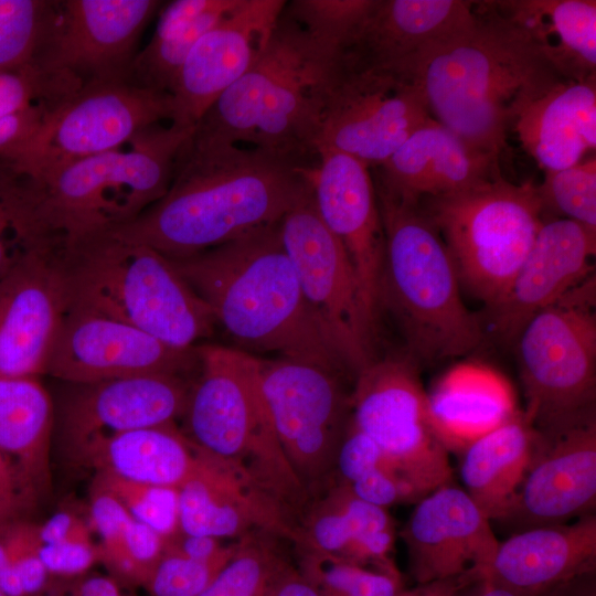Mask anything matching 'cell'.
<instances>
[{
  "label": "cell",
  "instance_id": "39",
  "mask_svg": "<svg viewBox=\"0 0 596 596\" xmlns=\"http://www.w3.org/2000/svg\"><path fill=\"white\" fill-rule=\"evenodd\" d=\"M376 0H294L283 12L308 38L341 57L362 28Z\"/></svg>",
  "mask_w": 596,
  "mask_h": 596
},
{
  "label": "cell",
  "instance_id": "20",
  "mask_svg": "<svg viewBox=\"0 0 596 596\" xmlns=\"http://www.w3.org/2000/svg\"><path fill=\"white\" fill-rule=\"evenodd\" d=\"M285 0H242L196 42L170 92L172 121L194 128L210 106L265 51Z\"/></svg>",
  "mask_w": 596,
  "mask_h": 596
},
{
  "label": "cell",
  "instance_id": "10",
  "mask_svg": "<svg viewBox=\"0 0 596 596\" xmlns=\"http://www.w3.org/2000/svg\"><path fill=\"white\" fill-rule=\"evenodd\" d=\"M595 273L522 328L515 347L525 419L534 428L596 412Z\"/></svg>",
  "mask_w": 596,
  "mask_h": 596
},
{
  "label": "cell",
  "instance_id": "19",
  "mask_svg": "<svg viewBox=\"0 0 596 596\" xmlns=\"http://www.w3.org/2000/svg\"><path fill=\"white\" fill-rule=\"evenodd\" d=\"M310 183L317 212L343 246L358 278L362 301L376 329L385 236L371 168L334 150L318 151Z\"/></svg>",
  "mask_w": 596,
  "mask_h": 596
},
{
  "label": "cell",
  "instance_id": "33",
  "mask_svg": "<svg viewBox=\"0 0 596 596\" xmlns=\"http://www.w3.org/2000/svg\"><path fill=\"white\" fill-rule=\"evenodd\" d=\"M75 457L98 473L179 489L193 469L195 445L171 424L99 438Z\"/></svg>",
  "mask_w": 596,
  "mask_h": 596
},
{
  "label": "cell",
  "instance_id": "32",
  "mask_svg": "<svg viewBox=\"0 0 596 596\" xmlns=\"http://www.w3.org/2000/svg\"><path fill=\"white\" fill-rule=\"evenodd\" d=\"M54 425V404L40 377H0V450L13 465L28 500L50 483Z\"/></svg>",
  "mask_w": 596,
  "mask_h": 596
},
{
  "label": "cell",
  "instance_id": "29",
  "mask_svg": "<svg viewBox=\"0 0 596 596\" xmlns=\"http://www.w3.org/2000/svg\"><path fill=\"white\" fill-rule=\"evenodd\" d=\"M511 128L545 172L582 162L596 148V78L552 85L518 111Z\"/></svg>",
  "mask_w": 596,
  "mask_h": 596
},
{
  "label": "cell",
  "instance_id": "46",
  "mask_svg": "<svg viewBox=\"0 0 596 596\" xmlns=\"http://www.w3.org/2000/svg\"><path fill=\"white\" fill-rule=\"evenodd\" d=\"M4 529L11 568L24 595L33 596L44 587L49 575L40 558L38 525L13 520L4 523Z\"/></svg>",
  "mask_w": 596,
  "mask_h": 596
},
{
  "label": "cell",
  "instance_id": "31",
  "mask_svg": "<svg viewBox=\"0 0 596 596\" xmlns=\"http://www.w3.org/2000/svg\"><path fill=\"white\" fill-rule=\"evenodd\" d=\"M567 81L596 78L595 0L491 1Z\"/></svg>",
  "mask_w": 596,
  "mask_h": 596
},
{
  "label": "cell",
  "instance_id": "14",
  "mask_svg": "<svg viewBox=\"0 0 596 596\" xmlns=\"http://www.w3.org/2000/svg\"><path fill=\"white\" fill-rule=\"evenodd\" d=\"M260 382L289 465L309 494L323 489L351 418V394L337 371L284 358L260 359Z\"/></svg>",
  "mask_w": 596,
  "mask_h": 596
},
{
  "label": "cell",
  "instance_id": "12",
  "mask_svg": "<svg viewBox=\"0 0 596 596\" xmlns=\"http://www.w3.org/2000/svg\"><path fill=\"white\" fill-rule=\"evenodd\" d=\"M417 368L407 355L374 359L355 375L351 421L425 497L450 482L451 468Z\"/></svg>",
  "mask_w": 596,
  "mask_h": 596
},
{
  "label": "cell",
  "instance_id": "36",
  "mask_svg": "<svg viewBox=\"0 0 596 596\" xmlns=\"http://www.w3.org/2000/svg\"><path fill=\"white\" fill-rule=\"evenodd\" d=\"M91 524L100 538V561L120 579L147 585L168 539L137 521L109 491L94 489Z\"/></svg>",
  "mask_w": 596,
  "mask_h": 596
},
{
  "label": "cell",
  "instance_id": "11",
  "mask_svg": "<svg viewBox=\"0 0 596 596\" xmlns=\"http://www.w3.org/2000/svg\"><path fill=\"white\" fill-rule=\"evenodd\" d=\"M169 93L128 81L89 83L49 110L36 130L0 163L35 178L67 163L123 148L145 128L172 121Z\"/></svg>",
  "mask_w": 596,
  "mask_h": 596
},
{
  "label": "cell",
  "instance_id": "45",
  "mask_svg": "<svg viewBox=\"0 0 596 596\" xmlns=\"http://www.w3.org/2000/svg\"><path fill=\"white\" fill-rule=\"evenodd\" d=\"M230 558H194L179 551L168 539L146 588L152 596H199Z\"/></svg>",
  "mask_w": 596,
  "mask_h": 596
},
{
  "label": "cell",
  "instance_id": "34",
  "mask_svg": "<svg viewBox=\"0 0 596 596\" xmlns=\"http://www.w3.org/2000/svg\"><path fill=\"white\" fill-rule=\"evenodd\" d=\"M535 438L522 411L468 445L461 454L464 491L488 520H499L528 469Z\"/></svg>",
  "mask_w": 596,
  "mask_h": 596
},
{
  "label": "cell",
  "instance_id": "5",
  "mask_svg": "<svg viewBox=\"0 0 596 596\" xmlns=\"http://www.w3.org/2000/svg\"><path fill=\"white\" fill-rule=\"evenodd\" d=\"M339 62L281 12L265 51L203 114L189 140L245 145L299 167H316L321 119Z\"/></svg>",
  "mask_w": 596,
  "mask_h": 596
},
{
  "label": "cell",
  "instance_id": "40",
  "mask_svg": "<svg viewBox=\"0 0 596 596\" xmlns=\"http://www.w3.org/2000/svg\"><path fill=\"white\" fill-rule=\"evenodd\" d=\"M270 538L274 535L265 533L242 538L233 556L199 596H266L288 564Z\"/></svg>",
  "mask_w": 596,
  "mask_h": 596
},
{
  "label": "cell",
  "instance_id": "15",
  "mask_svg": "<svg viewBox=\"0 0 596 596\" xmlns=\"http://www.w3.org/2000/svg\"><path fill=\"white\" fill-rule=\"evenodd\" d=\"M432 118L419 89L400 76L358 70L339 62L332 79L317 150L350 155L380 167Z\"/></svg>",
  "mask_w": 596,
  "mask_h": 596
},
{
  "label": "cell",
  "instance_id": "37",
  "mask_svg": "<svg viewBox=\"0 0 596 596\" xmlns=\"http://www.w3.org/2000/svg\"><path fill=\"white\" fill-rule=\"evenodd\" d=\"M242 0H221L207 13L191 19L182 14L163 13L149 43L137 53L127 81L148 89L169 93L196 42Z\"/></svg>",
  "mask_w": 596,
  "mask_h": 596
},
{
  "label": "cell",
  "instance_id": "35",
  "mask_svg": "<svg viewBox=\"0 0 596 596\" xmlns=\"http://www.w3.org/2000/svg\"><path fill=\"white\" fill-rule=\"evenodd\" d=\"M394 529L386 509L358 498L336 483L308 504L298 520L294 542L298 552L342 557L363 536Z\"/></svg>",
  "mask_w": 596,
  "mask_h": 596
},
{
  "label": "cell",
  "instance_id": "43",
  "mask_svg": "<svg viewBox=\"0 0 596 596\" xmlns=\"http://www.w3.org/2000/svg\"><path fill=\"white\" fill-rule=\"evenodd\" d=\"M543 212H556L596 230V158L595 156L565 169L546 171L538 185Z\"/></svg>",
  "mask_w": 596,
  "mask_h": 596
},
{
  "label": "cell",
  "instance_id": "22",
  "mask_svg": "<svg viewBox=\"0 0 596 596\" xmlns=\"http://www.w3.org/2000/svg\"><path fill=\"white\" fill-rule=\"evenodd\" d=\"M66 311L53 252L22 251L0 278V377L45 375Z\"/></svg>",
  "mask_w": 596,
  "mask_h": 596
},
{
  "label": "cell",
  "instance_id": "7",
  "mask_svg": "<svg viewBox=\"0 0 596 596\" xmlns=\"http://www.w3.org/2000/svg\"><path fill=\"white\" fill-rule=\"evenodd\" d=\"M375 190L385 236L380 309H390L398 322L407 356L418 364L471 352L483 340V323L461 298L438 230L419 201L400 199L377 184Z\"/></svg>",
  "mask_w": 596,
  "mask_h": 596
},
{
  "label": "cell",
  "instance_id": "3",
  "mask_svg": "<svg viewBox=\"0 0 596 596\" xmlns=\"http://www.w3.org/2000/svg\"><path fill=\"white\" fill-rule=\"evenodd\" d=\"M475 11L468 30L421 56L405 79L419 89L433 119L498 159L518 111L564 78L491 1L477 2Z\"/></svg>",
  "mask_w": 596,
  "mask_h": 596
},
{
  "label": "cell",
  "instance_id": "54",
  "mask_svg": "<svg viewBox=\"0 0 596 596\" xmlns=\"http://www.w3.org/2000/svg\"><path fill=\"white\" fill-rule=\"evenodd\" d=\"M539 596H596L595 572L564 582Z\"/></svg>",
  "mask_w": 596,
  "mask_h": 596
},
{
  "label": "cell",
  "instance_id": "52",
  "mask_svg": "<svg viewBox=\"0 0 596 596\" xmlns=\"http://www.w3.org/2000/svg\"><path fill=\"white\" fill-rule=\"evenodd\" d=\"M7 169L0 163V278L11 268L21 249L19 248L7 210L3 204L2 192Z\"/></svg>",
  "mask_w": 596,
  "mask_h": 596
},
{
  "label": "cell",
  "instance_id": "53",
  "mask_svg": "<svg viewBox=\"0 0 596 596\" xmlns=\"http://www.w3.org/2000/svg\"><path fill=\"white\" fill-rule=\"evenodd\" d=\"M266 596H320L297 567L289 563L272 583Z\"/></svg>",
  "mask_w": 596,
  "mask_h": 596
},
{
  "label": "cell",
  "instance_id": "26",
  "mask_svg": "<svg viewBox=\"0 0 596 596\" xmlns=\"http://www.w3.org/2000/svg\"><path fill=\"white\" fill-rule=\"evenodd\" d=\"M475 21L471 1L376 0L340 61L352 68L405 79L421 56L468 30Z\"/></svg>",
  "mask_w": 596,
  "mask_h": 596
},
{
  "label": "cell",
  "instance_id": "30",
  "mask_svg": "<svg viewBox=\"0 0 596 596\" xmlns=\"http://www.w3.org/2000/svg\"><path fill=\"white\" fill-rule=\"evenodd\" d=\"M427 400L434 428L448 453H461L520 412L505 376L477 362L447 370L427 392Z\"/></svg>",
  "mask_w": 596,
  "mask_h": 596
},
{
  "label": "cell",
  "instance_id": "4",
  "mask_svg": "<svg viewBox=\"0 0 596 596\" xmlns=\"http://www.w3.org/2000/svg\"><path fill=\"white\" fill-rule=\"evenodd\" d=\"M279 223L194 255L168 258L243 349L347 370L302 295Z\"/></svg>",
  "mask_w": 596,
  "mask_h": 596
},
{
  "label": "cell",
  "instance_id": "57",
  "mask_svg": "<svg viewBox=\"0 0 596 596\" xmlns=\"http://www.w3.org/2000/svg\"><path fill=\"white\" fill-rule=\"evenodd\" d=\"M540 594L541 593L530 594V593L517 592L513 589L490 585L485 582L483 586L475 596H539Z\"/></svg>",
  "mask_w": 596,
  "mask_h": 596
},
{
  "label": "cell",
  "instance_id": "55",
  "mask_svg": "<svg viewBox=\"0 0 596 596\" xmlns=\"http://www.w3.org/2000/svg\"><path fill=\"white\" fill-rule=\"evenodd\" d=\"M73 596H125L118 582L107 576H92L83 581Z\"/></svg>",
  "mask_w": 596,
  "mask_h": 596
},
{
  "label": "cell",
  "instance_id": "27",
  "mask_svg": "<svg viewBox=\"0 0 596 596\" xmlns=\"http://www.w3.org/2000/svg\"><path fill=\"white\" fill-rule=\"evenodd\" d=\"M596 568V515L512 533L499 542L485 582L522 593L546 592Z\"/></svg>",
  "mask_w": 596,
  "mask_h": 596
},
{
  "label": "cell",
  "instance_id": "51",
  "mask_svg": "<svg viewBox=\"0 0 596 596\" xmlns=\"http://www.w3.org/2000/svg\"><path fill=\"white\" fill-rule=\"evenodd\" d=\"M25 500L26 496L13 465L0 450V524L15 520Z\"/></svg>",
  "mask_w": 596,
  "mask_h": 596
},
{
  "label": "cell",
  "instance_id": "18",
  "mask_svg": "<svg viewBox=\"0 0 596 596\" xmlns=\"http://www.w3.org/2000/svg\"><path fill=\"white\" fill-rule=\"evenodd\" d=\"M200 366L196 347L178 349L123 321L67 309L46 374L85 384L142 374L189 376Z\"/></svg>",
  "mask_w": 596,
  "mask_h": 596
},
{
  "label": "cell",
  "instance_id": "56",
  "mask_svg": "<svg viewBox=\"0 0 596 596\" xmlns=\"http://www.w3.org/2000/svg\"><path fill=\"white\" fill-rule=\"evenodd\" d=\"M400 596H449L448 592L438 583L418 584L414 589H404Z\"/></svg>",
  "mask_w": 596,
  "mask_h": 596
},
{
  "label": "cell",
  "instance_id": "49",
  "mask_svg": "<svg viewBox=\"0 0 596 596\" xmlns=\"http://www.w3.org/2000/svg\"><path fill=\"white\" fill-rule=\"evenodd\" d=\"M52 106L38 105L0 119V158L26 140L42 123Z\"/></svg>",
  "mask_w": 596,
  "mask_h": 596
},
{
  "label": "cell",
  "instance_id": "21",
  "mask_svg": "<svg viewBox=\"0 0 596 596\" xmlns=\"http://www.w3.org/2000/svg\"><path fill=\"white\" fill-rule=\"evenodd\" d=\"M179 510L181 533L219 540L265 533L292 541L297 526L296 517L249 473L196 445L193 469L179 488Z\"/></svg>",
  "mask_w": 596,
  "mask_h": 596
},
{
  "label": "cell",
  "instance_id": "44",
  "mask_svg": "<svg viewBox=\"0 0 596 596\" xmlns=\"http://www.w3.org/2000/svg\"><path fill=\"white\" fill-rule=\"evenodd\" d=\"M95 486L113 493L137 521L169 539L180 532L179 489L98 473Z\"/></svg>",
  "mask_w": 596,
  "mask_h": 596
},
{
  "label": "cell",
  "instance_id": "17",
  "mask_svg": "<svg viewBox=\"0 0 596 596\" xmlns=\"http://www.w3.org/2000/svg\"><path fill=\"white\" fill-rule=\"evenodd\" d=\"M162 6L158 0H58L36 63L67 72L82 85L127 81L141 34Z\"/></svg>",
  "mask_w": 596,
  "mask_h": 596
},
{
  "label": "cell",
  "instance_id": "42",
  "mask_svg": "<svg viewBox=\"0 0 596 596\" xmlns=\"http://www.w3.org/2000/svg\"><path fill=\"white\" fill-rule=\"evenodd\" d=\"M82 87L67 72L38 63L0 72V119L38 105L58 106Z\"/></svg>",
  "mask_w": 596,
  "mask_h": 596
},
{
  "label": "cell",
  "instance_id": "13",
  "mask_svg": "<svg viewBox=\"0 0 596 596\" xmlns=\"http://www.w3.org/2000/svg\"><path fill=\"white\" fill-rule=\"evenodd\" d=\"M302 295L345 369L354 376L374 360L376 329L362 301L354 268L320 219L311 183L279 223Z\"/></svg>",
  "mask_w": 596,
  "mask_h": 596
},
{
  "label": "cell",
  "instance_id": "41",
  "mask_svg": "<svg viewBox=\"0 0 596 596\" xmlns=\"http://www.w3.org/2000/svg\"><path fill=\"white\" fill-rule=\"evenodd\" d=\"M56 1L0 0V72L36 63Z\"/></svg>",
  "mask_w": 596,
  "mask_h": 596
},
{
  "label": "cell",
  "instance_id": "8",
  "mask_svg": "<svg viewBox=\"0 0 596 596\" xmlns=\"http://www.w3.org/2000/svg\"><path fill=\"white\" fill-rule=\"evenodd\" d=\"M200 374L185 409L190 440L249 473L298 520L309 493L276 436L260 382V359L216 344L196 345Z\"/></svg>",
  "mask_w": 596,
  "mask_h": 596
},
{
  "label": "cell",
  "instance_id": "28",
  "mask_svg": "<svg viewBox=\"0 0 596 596\" xmlns=\"http://www.w3.org/2000/svg\"><path fill=\"white\" fill-rule=\"evenodd\" d=\"M374 170L375 184L414 202L500 175L497 158L473 149L435 119L417 128Z\"/></svg>",
  "mask_w": 596,
  "mask_h": 596
},
{
  "label": "cell",
  "instance_id": "1",
  "mask_svg": "<svg viewBox=\"0 0 596 596\" xmlns=\"http://www.w3.org/2000/svg\"><path fill=\"white\" fill-rule=\"evenodd\" d=\"M313 168L245 145L188 138L167 193L110 233L169 258L194 255L279 223L310 185Z\"/></svg>",
  "mask_w": 596,
  "mask_h": 596
},
{
  "label": "cell",
  "instance_id": "2",
  "mask_svg": "<svg viewBox=\"0 0 596 596\" xmlns=\"http://www.w3.org/2000/svg\"><path fill=\"white\" fill-rule=\"evenodd\" d=\"M193 128L151 125L128 148L28 178L7 168L2 199L21 251L110 233L168 191L179 150Z\"/></svg>",
  "mask_w": 596,
  "mask_h": 596
},
{
  "label": "cell",
  "instance_id": "16",
  "mask_svg": "<svg viewBox=\"0 0 596 596\" xmlns=\"http://www.w3.org/2000/svg\"><path fill=\"white\" fill-rule=\"evenodd\" d=\"M534 429L525 475L497 520L512 533L595 513L596 412Z\"/></svg>",
  "mask_w": 596,
  "mask_h": 596
},
{
  "label": "cell",
  "instance_id": "23",
  "mask_svg": "<svg viewBox=\"0 0 596 596\" xmlns=\"http://www.w3.org/2000/svg\"><path fill=\"white\" fill-rule=\"evenodd\" d=\"M60 409L62 438L73 456L93 441L124 432L174 424L183 415L187 376L142 374L73 384Z\"/></svg>",
  "mask_w": 596,
  "mask_h": 596
},
{
  "label": "cell",
  "instance_id": "47",
  "mask_svg": "<svg viewBox=\"0 0 596 596\" xmlns=\"http://www.w3.org/2000/svg\"><path fill=\"white\" fill-rule=\"evenodd\" d=\"M380 467L392 466L380 447L350 418L336 459L334 475L339 478L338 483L351 485Z\"/></svg>",
  "mask_w": 596,
  "mask_h": 596
},
{
  "label": "cell",
  "instance_id": "48",
  "mask_svg": "<svg viewBox=\"0 0 596 596\" xmlns=\"http://www.w3.org/2000/svg\"><path fill=\"white\" fill-rule=\"evenodd\" d=\"M40 558L49 574L62 576L82 574L100 561L98 546L93 542L42 544Z\"/></svg>",
  "mask_w": 596,
  "mask_h": 596
},
{
  "label": "cell",
  "instance_id": "50",
  "mask_svg": "<svg viewBox=\"0 0 596 596\" xmlns=\"http://www.w3.org/2000/svg\"><path fill=\"white\" fill-rule=\"evenodd\" d=\"M42 544L92 542L91 525L71 512H58L38 525Z\"/></svg>",
  "mask_w": 596,
  "mask_h": 596
},
{
  "label": "cell",
  "instance_id": "9",
  "mask_svg": "<svg viewBox=\"0 0 596 596\" xmlns=\"http://www.w3.org/2000/svg\"><path fill=\"white\" fill-rule=\"evenodd\" d=\"M419 202L451 255L460 286L487 309L494 307L544 223L538 185L497 175Z\"/></svg>",
  "mask_w": 596,
  "mask_h": 596
},
{
  "label": "cell",
  "instance_id": "25",
  "mask_svg": "<svg viewBox=\"0 0 596 596\" xmlns=\"http://www.w3.org/2000/svg\"><path fill=\"white\" fill-rule=\"evenodd\" d=\"M596 230L567 219L544 222L503 298L488 309V329L514 345L525 323L593 275Z\"/></svg>",
  "mask_w": 596,
  "mask_h": 596
},
{
  "label": "cell",
  "instance_id": "38",
  "mask_svg": "<svg viewBox=\"0 0 596 596\" xmlns=\"http://www.w3.org/2000/svg\"><path fill=\"white\" fill-rule=\"evenodd\" d=\"M299 555L298 571L320 596H400L404 590L395 566L363 565L318 553Z\"/></svg>",
  "mask_w": 596,
  "mask_h": 596
},
{
  "label": "cell",
  "instance_id": "24",
  "mask_svg": "<svg viewBox=\"0 0 596 596\" xmlns=\"http://www.w3.org/2000/svg\"><path fill=\"white\" fill-rule=\"evenodd\" d=\"M417 584L486 573L499 545L490 520L450 482L423 497L402 532Z\"/></svg>",
  "mask_w": 596,
  "mask_h": 596
},
{
  "label": "cell",
  "instance_id": "6",
  "mask_svg": "<svg viewBox=\"0 0 596 596\" xmlns=\"http://www.w3.org/2000/svg\"><path fill=\"white\" fill-rule=\"evenodd\" d=\"M52 252L67 309L123 321L178 349H192L213 334L210 307L152 247L103 233L63 242Z\"/></svg>",
  "mask_w": 596,
  "mask_h": 596
}]
</instances>
